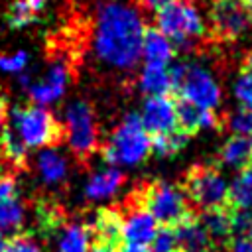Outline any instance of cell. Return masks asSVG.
<instances>
[{
  "mask_svg": "<svg viewBox=\"0 0 252 252\" xmlns=\"http://www.w3.org/2000/svg\"><path fill=\"white\" fill-rule=\"evenodd\" d=\"M144 18L130 0H98L91 20L94 57L116 71H132L142 57Z\"/></svg>",
  "mask_w": 252,
  "mask_h": 252,
  "instance_id": "1",
  "label": "cell"
},
{
  "mask_svg": "<svg viewBox=\"0 0 252 252\" xmlns=\"http://www.w3.org/2000/svg\"><path fill=\"white\" fill-rule=\"evenodd\" d=\"M171 89H175L181 100H187L199 108L215 110L222 102V87L217 75L201 61H179L169 69Z\"/></svg>",
  "mask_w": 252,
  "mask_h": 252,
  "instance_id": "2",
  "label": "cell"
},
{
  "mask_svg": "<svg viewBox=\"0 0 252 252\" xmlns=\"http://www.w3.org/2000/svg\"><path fill=\"white\" fill-rule=\"evenodd\" d=\"M158 30L173 43V47H179L183 51L193 49L207 33V24L191 0H175L161 10L156 12Z\"/></svg>",
  "mask_w": 252,
  "mask_h": 252,
  "instance_id": "3",
  "label": "cell"
},
{
  "mask_svg": "<svg viewBox=\"0 0 252 252\" xmlns=\"http://www.w3.org/2000/svg\"><path fill=\"white\" fill-rule=\"evenodd\" d=\"M24 146L30 148H53L65 140L63 124L53 116L51 110L37 104H16L10 112L8 122Z\"/></svg>",
  "mask_w": 252,
  "mask_h": 252,
  "instance_id": "4",
  "label": "cell"
},
{
  "mask_svg": "<svg viewBox=\"0 0 252 252\" xmlns=\"http://www.w3.org/2000/svg\"><path fill=\"white\" fill-rule=\"evenodd\" d=\"M130 197L140 207H144L161 226H175L191 215L185 191L167 181L146 183L138 191L130 193Z\"/></svg>",
  "mask_w": 252,
  "mask_h": 252,
  "instance_id": "5",
  "label": "cell"
},
{
  "mask_svg": "<svg viewBox=\"0 0 252 252\" xmlns=\"http://www.w3.org/2000/svg\"><path fill=\"white\" fill-rule=\"evenodd\" d=\"M152 152V138L142 126L140 114H128L112 132L108 144L102 150V158L108 163L136 165L142 163Z\"/></svg>",
  "mask_w": 252,
  "mask_h": 252,
  "instance_id": "6",
  "label": "cell"
},
{
  "mask_svg": "<svg viewBox=\"0 0 252 252\" xmlns=\"http://www.w3.org/2000/svg\"><path fill=\"white\" fill-rule=\"evenodd\" d=\"M65 138L79 161H87L98 150L94 110L87 100H75L65 110Z\"/></svg>",
  "mask_w": 252,
  "mask_h": 252,
  "instance_id": "7",
  "label": "cell"
},
{
  "mask_svg": "<svg viewBox=\"0 0 252 252\" xmlns=\"http://www.w3.org/2000/svg\"><path fill=\"white\" fill-rule=\"evenodd\" d=\"M185 195L203 211L220 209L228 197L226 177L209 165H195L185 177Z\"/></svg>",
  "mask_w": 252,
  "mask_h": 252,
  "instance_id": "8",
  "label": "cell"
},
{
  "mask_svg": "<svg viewBox=\"0 0 252 252\" xmlns=\"http://www.w3.org/2000/svg\"><path fill=\"white\" fill-rule=\"evenodd\" d=\"M211 26L220 37H240L252 28V10L242 0H215L211 6Z\"/></svg>",
  "mask_w": 252,
  "mask_h": 252,
  "instance_id": "9",
  "label": "cell"
},
{
  "mask_svg": "<svg viewBox=\"0 0 252 252\" xmlns=\"http://www.w3.org/2000/svg\"><path fill=\"white\" fill-rule=\"evenodd\" d=\"M142 126L152 136H161L177 130V114H175V100L169 94L148 96L142 106L140 114Z\"/></svg>",
  "mask_w": 252,
  "mask_h": 252,
  "instance_id": "10",
  "label": "cell"
},
{
  "mask_svg": "<svg viewBox=\"0 0 252 252\" xmlns=\"http://www.w3.org/2000/svg\"><path fill=\"white\" fill-rule=\"evenodd\" d=\"M71 67H73L71 61L57 55V59L51 63L47 75L41 81L30 85V98L39 104H47V102H53L55 98H59L65 93L69 79L73 75Z\"/></svg>",
  "mask_w": 252,
  "mask_h": 252,
  "instance_id": "11",
  "label": "cell"
},
{
  "mask_svg": "<svg viewBox=\"0 0 252 252\" xmlns=\"http://www.w3.org/2000/svg\"><path fill=\"white\" fill-rule=\"evenodd\" d=\"M47 238L53 240L51 252H89L93 246L91 228L83 222L67 220V219L61 224H57L47 234Z\"/></svg>",
  "mask_w": 252,
  "mask_h": 252,
  "instance_id": "12",
  "label": "cell"
},
{
  "mask_svg": "<svg viewBox=\"0 0 252 252\" xmlns=\"http://www.w3.org/2000/svg\"><path fill=\"white\" fill-rule=\"evenodd\" d=\"M89 228H91L93 244H104V246L118 250L120 232H122V209H120V205L98 209Z\"/></svg>",
  "mask_w": 252,
  "mask_h": 252,
  "instance_id": "13",
  "label": "cell"
},
{
  "mask_svg": "<svg viewBox=\"0 0 252 252\" xmlns=\"http://www.w3.org/2000/svg\"><path fill=\"white\" fill-rule=\"evenodd\" d=\"M175 114H177V128L185 134H195L197 130H213L219 124L215 110L199 108L181 98L175 102Z\"/></svg>",
  "mask_w": 252,
  "mask_h": 252,
  "instance_id": "14",
  "label": "cell"
},
{
  "mask_svg": "<svg viewBox=\"0 0 252 252\" xmlns=\"http://www.w3.org/2000/svg\"><path fill=\"white\" fill-rule=\"evenodd\" d=\"M142 57L146 65L167 67L175 57V47L158 28H146L142 41Z\"/></svg>",
  "mask_w": 252,
  "mask_h": 252,
  "instance_id": "15",
  "label": "cell"
},
{
  "mask_svg": "<svg viewBox=\"0 0 252 252\" xmlns=\"http://www.w3.org/2000/svg\"><path fill=\"white\" fill-rule=\"evenodd\" d=\"M219 161L222 167L232 169V171L250 167L252 165V136L232 134L230 138H226L219 152Z\"/></svg>",
  "mask_w": 252,
  "mask_h": 252,
  "instance_id": "16",
  "label": "cell"
},
{
  "mask_svg": "<svg viewBox=\"0 0 252 252\" xmlns=\"http://www.w3.org/2000/svg\"><path fill=\"white\" fill-rule=\"evenodd\" d=\"M171 228L175 230L181 252H209L211 236L207 234L201 220L195 219L193 215H189L187 219H183L179 224H175Z\"/></svg>",
  "mask_w": 252,
  "mask_h": 252,
  "instance_id": "17",
  "label": "cell"
},
{
  "mask_svg": "<svg viewBox=\"0 0 252 252\" xmlns=\"http://www.w3.org/2000/svg\"><path fill=\"white\" fill-rule=\"evenodd\" d=\"M122 183H124V175L118 169H114V167L102 169V171L91 175V179L85 185V195H87V199H93V201L106 199V197L114 195Z\"/></svg>",
  "mask_w": 252,
  "mask_h": 252,
  "instance_id": "18",
  "label": "cell"
},
{
  "mask_svg": "<svg viewBox=\"0 0 252 252\" xmlns=\"http://www.w3.org/2000/svg\"><path fill=\"white\" fill-rule=\"evenodd\" d=\"M226 203H230L234 211L252 213V165L240 169L234 175V179L228 183Z\"/></svg>",
  "mask_w": 252,
  "mask_h": 252,
  "instance_id": "19",
  "label": "cell"
},
{
  "mask_svg": "<svg viewBox=\"0 0 252 252\" xmlns=\"http://www.w3.org/2000/svg\"><path fill=\"white\" fill-rule=\"evenodd\" d=\"M0 154H2L4 161L16 169L26 167V163H28V148L24 146V142L20 140V136L8 122L4 126V130L0 132Z\"/></svg>",
  "mask_w": 252,
  "mask_h": 252,
  "instance_id": "20",
  "label": "cell"
},
{
  "mask_svg": "<svg viewBox=\"0 0 252 252\" xmlns=\"http://www.w3.org/2000/svg\"><path fill=\"white\" fill-rule=\"evenodd\" d=\"M138 87L144 94L148 96H159L167 94L171 91V81H169V71L167 67L159 65H144L140 77H138Z\"/></svg>",
  "mask_w": 252,
  "mask_h": 252,
  "instance_id": "21",
  "label": "cell"
},
{
  "mask_svg": "<svg viewBox=\"0 0 252 252\" xmlns=\"http://www.w3.org/2000/svg\"><path fill=\"white\" fill-rule=\"evenodd\" d=\"M37 171L49 185H57L67 177V161L55 150H43L37 156Z\"/></svg>",
  "mask_w": 252,
  "mask_h": 252,
  "instance_id": "22",
  "label": "cell"
},
{
  "mask_svg": "<svg viewBox=\"0 0 252 252\" xmlns=\"http://www.w3.org/2000/svg\"><path fill=\"white\" fill-rule=\"evenodd\" d=\"M26 209L24 203L14 195L0 201V232H18L24 226Z\"/></svg>",
  "mask_w": 252,
  "mask_h": 252,
  "instance_id": "23",
  "label": "cell"
},
{
  "mask_svg": "<svg viewBox=\"0 0 252 252\" xmlns=\"http://www.w3.org/2000/svg\"><path fill=\"white\" fill-rule=\"evenodd\" d=\"M201 224L205 226L207 234L211 238H226L232 232L230 226V213L220 209H211V211H203V217L199 219Z\"/></svg>",
  "mask_w": 252,
  "mask_h": 252,
  "instance_id": "24",
  "label": "cell"
},
{
  "mask_svg": "<svg viewBox=\"0 0 252 252\" xmlns=\"http://www.w3.org/2000/svg\"><path fill=\"white\" fill-rule=\"evenodd\" d=\"M187 142H189V134H185L177 128L169 134L152 136V150L161 158H169V156H175L177 152H181L187 146Z\"/></svg>",
  "mask_w": 252,
  "mask_h": 252,
  "instance_id": "25",
  "label": "cell"
},
{
  "mask_svg": "<svg viewBox=\"0 0 252 252\" xmlns=\"http://www.w3.org/2000/svg\"><path fill=\"white\" fill-rule=\"evenodd\" d=\"M230 93H232V98L236 100L238 108H244V110L252 112V75L250 73L240 71L232 79Z\"/></svg>",
  "mask_w": 252,
  "mask_h": 252,
  "instance_id": "26",
  "label": "cell"
},
{
  "mask_svg": "<svg viewBox=\"0 0 252 252\" xmlns=\"http://www.w3.org/2000/svg\"><path fill=\"white\" fill-rule=\"evenodd\" d=\"M35 20V12L28 6L26 0H16L8 6L6 10V22L10 28L14 30H20V28H26L30 22Z\"/></svg>",
  "mask_w": 252,
  "mask_h": 252,
  "instance_id": "27",
  "label": "cell"
},
{
  "mask_svg": "<svg viewBox=\"0 0 252 252\" xmlns=\"http://www.w3.org/2000/svg\"><path fill=\"white\" fill-rule=\"evenodd\" d=\"M148 252H181L177 236H175V230L171 226L158 228L156 236L152 238V242L148 246Z\"/></svg>",
  "mask_w": 252,
  "mask_h": 252,
  "instance_id": "28",
  "label": "cell"
},
{
  "mask_svg": "<svg viewBox=\"0 0 252 252\" xmlns=\"http://www.w3.org/2000/svg\"><path fill=\"white\" fill-rule=\"evenodd\" d=\"M226 128L236 136H252V112L234 108L226 114Z\"/></svg>",
  "mask_w": 252,
  "mask_h": 252,
  "instance_id": "29",
  "label": "cell"
},
{
  "mask_svg": "<svg viewBox=\"0 0 252 252\" xmlns=\"http://www.w3.org/2000/svg\"><path fill=\"white\" fill-rule=\"evenodd\" d=\"M4 252H41V248L28 234H14L10 240H6Z\"/></svg>",
  "mask_w": 252,
  "mask_h": 252,
  "instance_id": "30",
  "label": "cell"
},
{
  "mask_svg": "<svg viewBox=\"0 0 252 252\" xmlns=\"http://www.w3.org/2000/svg\"><path fill=\"white\" fill-rule=\"evenodd\" d=\"M28 63V53L26 51H18L14 55H2L0 53V69L8 71V73H18L24 71Z\"/></svg>",
  "mask_w": 252,
  "mask_h": 252,
  "instance_id": "31",
  "label": "cell"
},
{
  "mask_svg": "<svg viewBox=\"0 0 252 252\" xmlns=\"http://www.w3.org/2000/svg\"><path fill=\"white\" fill-rule=\"evenodd\" d=\"M250 224H252V213H248V211H232L230 213V226L238 236L248 232Z\"/></svg>",
  "mask_w": 252,
  "mask_h": 252,
  "instance_id": "32",
  "label": "cell"
},
{
  "mask_svg": "<svg viewBox=\"0 0 252 252\" xmlns=\"http://www.w3.org/2000/svg\"><path fill=\"white\" fill-rule=\"evenodd\" d=\"M14 191H16L14 175L10 171H2L0 169V201L14 197Z\"/></svg>",
  "mask_w": 252,
  "mask_h": 252,
  "instance_id": "33",
  "label": "cell"
},
{
  "mask_svg": "<svg viewBox=\"0 0 252 252\" xmlns=\"http://www.w3.org/2000/svg\"><path fill=\"white\" fill-rule=\"evenodd\" d=\"M228 252H252V238L246 236V234L236 236V238L230 242Z\"/></svg>",
  "mask_w": 252,
  "mask_h": 252,
  "instance_id": "34",
  "label": "cell"
},
{
  "mask_svg": "<svg viewBox=\"0 0 252 252\" xmlns=\"http://www.w3.org/2000/svg\"><path fill=\"white\" fill-rule=\"evenodd\" d=\"M146 10H150V12H158V10H161L163 6H167V4H171V2H175V0H138Z\"/></svg>",
  "mask_w": 252,
  "mask_h": 252,
  "instance_id": "35",
  "label": "cell"
},
{
  "mask_svg": "<svg viewBox=\"0 0 252 252\" xmlns=\"http://www.w3.org/2000/svg\"><path fill=\"white\" fill-rule=\"evenodd\" d=\"M6 116H8V100H6V96L0 93V132H2L4 126H6Z\"/></svg>",
  "mask_w": 252,
  "mask_h": 252,
  "instance_id": "36",
  "label": "cell"
},
{
  "mask_svg": "<svg viewBox=\"0 0 252 252\" xmlns=\"http://www.w3.org/2000/svg\"><path fill=\"white\" fill-rule=\"evenodd\" d=\"M244 71L252 75V51H250V53L244 57Z\"/></svg>",
  "mask_w": 252,
  "mask_h": 252,
  "instance_id": "37",
  "label": "cell"
},
{
  "mask_svg": "<svg viewBox=\"0 0 252 252\" xmlns=\"http://www.w3.org/2000/svg\"><path fill=\"white\" fill-rule=\"evenodd\" d=\"M4 246H6V238H4V234L0 232V252H4Z\"/></svg>",
  "mask_w": 252,
  "mask_h": 252,
  "instance_id": "38",
  "label": "cell"
},
{
  "mask_svg": "<svg viewBox=\"0 0 252 252\" xmlns=\"http://www.w3.org/2000/svg\"><path fill=\"white\" fill-rule=\"evenodd\" d=\"M242 2H244V4H246L250 10H252V0H242Z\"/></svg>",
  "mask_w": 252,
  "mask_h": 252,
  "instance_id": "39",
  "label": "cell"
},
{
  "mask_svg": "<svg viewBox=\"0 0 252 252\" xmlns=\"http://www.w3.org/2000/svg\"><path fill=\"white\" fill-rule=\"evenodd\" d=\"M248 232H250V234H248V236H250V238H252V224H250V230H248Z\"/></svg>",
  "mask_w": 252,
  "mask_h": 252,
  "instance_id": "40",
  "label": "cell"
}]
</instances>
